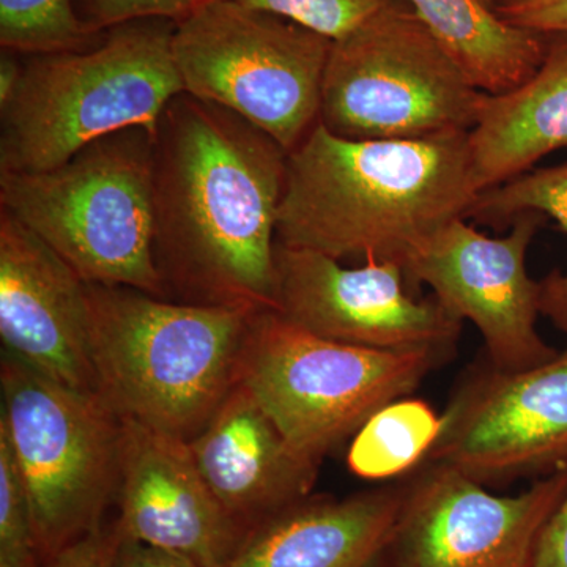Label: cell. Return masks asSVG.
Listing matches in <instances>:
<instances>
[{
  "instance_id": "obj_22",
  "label": "cell",
  "mask_w": 567,
  "mask_h": 567,
  "mask_svg": "<svg viewBox=\"0 0 567 567\" xmlns=\"http://www.w3.org/2000/svg\"><path fill=\"white\" fill-rule=\"evenodd\" d=\"M78 14L74 0H0V47L14 54L82 51L103 39Z\"/></svg>"
},
{
  "instance_id": "obj_32",
  "label": "cell",
  "mask_w": 567,
  "mask_h": 567,
  "mask_svg": "<svg viewBox=\"0 0 567 567\" xmlns=\"http://www.w3.org/2000/svg\"><path fill=\"white\" fill-rule=\"evenodd\" d=\"M481 2L486 3V6L492 7V9H495V0H481Z\"/></svg>"
},
{
  "instance_id": "obj_18",
  "label": "cell",
  "mask_w": 567,
  "mask_h": 567,
  "mask_svg": "<svg viewBox=\"0 0 567 567\" xmlns=\"http://www.w3.org/2000/svg\"><path fill=\"white\" fill-rule=\"evenodd\" d=\"M543 62L524 84L483 93L470 132L480 193L528 173L567 147V32L546 33Z\"/></svg>"
},
{
  "instance_id": "obj_27",
  "label": "cell",
  "mask_w": 567,
  "mask_h": 567,
  "mask_svg": "<svg viewBox=\"0 0 567 567\" xmlns=\"http://www.w3.org/2000/svg\"><path fill=\"white\" fill-rule=\"evenodd\" d=\"M495 10L517 28L539 33L567 32V0H524Z\"/></svg>"
},
{
  "instance_id": "obj_23",
  "label": "cell",
  "mask_w": 567,
  "mask_h": 567,
  "mask_svg": "<svg viewBox=\"0 0 567 567\" xmlns=\"http://www.w3.org/2000/svg\"><path fill=\"white\" fill-rule=\"evenodd\" d=\"M28 495L9 442L0 434V567H41Z\"/></svg>"
},
{
  "instance_id": "obj_9",
  "label": "cell",
  "mask_w": 567,
  "mask_h": 567,
  "mask_svg": "<svg viewBox=\"0 0 567 567\" xmlns=\"http://www.w3.org/2000/svg\"><path fill=\"white\" fill-rule=\"evenodd\" d=\"M484 92L405 0L333 41L320 123L346 140H423L472 132Z\"/></svg>"
},
{
  "instance_id": "obj_30",
  "label": "cell",
  "mask_w": 567,
  "mask_h": 567,
  "mask_svg": "<svg viewBox=\"0 0 567 567\" xmlns=\"http://www.w3.org/2000/svg\"><path fill=\"white\" fill-rule=\"evenodd\" d=\"M21 70L22 55L2 51V58H0V106L9 102L13 95L18 81H20Z\"/></svg>"
},
{
  "instance_id": "obj_13",
  "label": "cell",
  "mask_w": 567,
  "mask_h": 567,
  "mask_svg": "<svg viewBox=\"0 0 567 567\" xmlns=\"http://www.w3.org/2000/svg\"><path fill=\"white\" fill-rule=\"evenodd\" d=\"M278 312L312 333L344 344L380 350L436 349L454 352L461 320L434 297L406 292L395 264L344 262L276 244Z\"/></svg>"
},
{
  "instance_id": "obj_4",
  "label": "cell",
  "mask_w": 567,
  "mask_h": 567,
  "mask_svg": "<svg viewBox=\"0 0 567 567\" xmlns=\"http://www.w3.org/2000/svg\"><path fill=\"white\" fill-rule=\"evenodd\" d=\"M175 22L115 25L87 50L22 55L20 81L0 106V173H40L126 128L156 134L183 93Z\"/></svg>"
},
{
  "instance_id": "obj_19",
  "label": "cell",
  "mask_w": 567,
  "mask_h": 567,
  "mask_svg": "<svg viewBox=\"0 0 567 567\" xmlns=\"http://www.w3.org/2000/svg\"><path fill=\"white\" fill-rule=\"evenodd\" d=\"M481 92L513 91L546 52V33L517 28L481 0H405Z\"/></svg>"
},
{
  "instance_id": "obj_7",
  "label": "cell",
  "mask_w": 567,
  "mask_h": 567,
  "mask_svg": "<svg viewBox=\"0 0 567 567\" xmlns=\"http://www.w3.org/2000/svg\"><path fill=\"white\" fill-rule=\"evenodd\" d=\"M0 385V434L20 470L44 563L103 527L117 492L122 420L102 394L62 385L7 352Z\"/></svg>"
},
{
  "instance_id": "obj_20",
  "label": "cell",
  "mask_w": 567,
  "mask_h": 567,
  "mask_svg": "<svg viewBox=\"0 0 567 567\" xmlns=\"http://www.w3.org/2000/svg\"><path fill=\"white\" fill-rule=\"evenodd\" d=\"M442 432V415L427 402L402 398L369 417L352 436L347 465L363 480L404 475L423 464Z\"/></svg>"
},
{
  "instance_id": "obj_3",
  "label": "cell",
  "mask_w": 567,
  "mask_h": 567,
  "mask_svg": "<svg viewBox=\"0 0 567 567\" xmlns=\"http://www.w3.org/2000/svg\"><path fill=\"white\" fill-rule=\"evenodd\" d=\"M99 393L123 420L189 442L237 380L257 309L173 301L87 284Z\"/></svg>"
},
{
  "instance_id": "obj_25",
  "label": "cell",
  "mask_w": 567,
  "mask_h": 567,
  "mask_svg": "<svg viewBox=\"0 0 567 567\" xmlns=\"http://www.w3.org/2000/svg\"><path fill=\"white\" fill-rule=\"evenodd\" d=\"M204 0H74L78 14L93 33L140 20L178 22Z\"/></svg>"
},
{
  "instance_id": "obj_16",
  "label": "cell",
  "mask_w": 567,
  "mask_h": 567,
  "mask_svg": "<svg viewBox=\"0 0 567 567\" xmlns=\"http://www.w3.org/2000/svg\"><path fill=\"white\" fill-rule=\"evenodd\" d=\"M188 443L213 495L248 532L308 498L319 475L238 383Z\"/></svg>"
},
{
  "instance_id": "obj_5",
  "label": "cell",
  "mask_w": 567,
  "mask_h": 567,
  "mask_svg": "<svg viewBox=\"0 0 567 567\" xmlns=\"http://www.w3.org/2000/svg\"><path fill=\"white\" fill-rule=\"evenodd\" d=\"M155 134L126 128L40 173H0V208L33 230L87 284L167 298L156 268Z\"/></svg>"
},
{
  "instance_id": "obj_2",
  "label": "cell",
  "mask_w": 567,
  "mask_h": 567,
  "mask_svg": "<svg viewBox=\"0 0 567 567\" xmlns=\"http://www.w3.org/2000/svg\"><path fill=\"white\" fill-rule=\"evenodd\" d=\"M480 189L470 132L423 140H346L319 125L287 155L276 238L339 262L406 268Z\"/></svg>"
},
{
  "instance_id": "obj_1",
  "label": "cell",
  "mask_w": 567,
  "mask_h": 567,
  "mask_svg": "<svg viewBox=\"0 0 567 567\" xmlns=\"http://www.w3.org/2000/svg\"><path fill=\"white\" fill-rule=\"evenodd\" d=\"M287 153L240 115L181 93L155 134L156 268L167 297L278 311Z\"/></svg>"
},
{
  "instance_id": "obj_6",
  "label": "cell",
  "mask_w": 567,
  "mask_h": 567,
  "mask_svg": "<svg viewBox=\"0 0 567 567\" xmlns=\"http://www.w3.org/2000/svg\"><path fill=\"white\" fill-rule=\"evenodd\" d=\"M450 357L445 350L331 341L264 309L246 331L235 383L252 394L300 456L322 465L369 417L409 398Z\"/></svg>"
},
{
  "instance_id": "obj_21",
  "label": "cell",
  "mask_w": 567,
  "mask_h": 567,
  "mask_svg": "<svg viewBox=\"0 0 567 567\" xmlns=\"http://www.w3.org/2000/svg\"><path fill=\"white\" fill-rule=\"evenodd\" d=\"M555 219L567 235V163L539 167L480 193L468 218L503 226L524 213ZM540 315L567 338V271H554L540 281Z\"/></svg>"
},
{
  "instance_id": "obj_24",
  "label": "cell",
  "mask_w": 567,
  "mask_h": 567,
  "mask_svg": "<svg viewBox=\"0 0 567 567\" xmlns=\"http://www.w3.org/2000/svg\"><path fill=\"white\" fill-rule=\"evenodd\" d=\"M205 2V0H204ZM297 22L331 41L346 39L398 0H233Z\"/></svg>"
},
{
  "instance_id": "obj_11",
  "label": "cell",
  "mask_w": 567,
  "mask_h": 567,
  "mask_svg": "<svg viewBox=\"0 0 567 567\" xmlns=\"http://www.w3.org/2000/svg\"><path fill=\"white\" fill-rule=\"evenodd\" d=\"M544 223L540 213H524L505 237H488L457 219L405 268L406 281L424 284L451 316L475 324L487 363L502 371H524L558 354L537 333L540 281L527 268L529 245Z\"/></svg>"
},
{
  "instance_id": "obj_14",
  "label": "cell",
  "mask_w": 567,
  "mask_h": 567,
  "mask_svg": "<svg viewBox=\"0 0 567 567\" xmlns=\"http://www.w3.org/2000/svg\"><path fill=\"white\" fill-rule=\"evenodd\" d=\"M121 420L114 522L118 537L207 567H229L249 532L213 495L189 443Z\"/></svg>"
},
{
  "instance_id": "obj_28",
  "label": "cell",
  "mask_w": 567,
  "mask_h": 567,
  "mask_svg": "<svg viewBox=\"0 0 567 567\" xmlns=\"http://www.w3.org/2000/svg\"><path fill=\"white\" fill-rule=\"evenodd\" d=\"M535 567H567V492L540 532Z\"/></svg>"
},
{
  "instance_id": "obj_31",
  "label": "cell",
  "mask_w": 567,
  "mask_h": 567,
  "mask_svg": "<svg viewBox=\"0 0 567 567\" xmlns=\"http://www.w3.org/2000/svg\"><path fill=\"white\" fill-rule=\"evenodd\" d=\"M524 2V0H495L496 7L511 6V3Z\"/></svg>"
},
{
  "instance_id": "obj_12",
  "label": "cell",
  "mask_w": 567,
  "mask_h": 567,
  "mask_svg": "<svg viewBox=\"0 0 567 567\" xmlns=\"http://www.w3.org/2000/svg\"><path fill=\"white\" fill-rule=\"evenodd\" d=\"M424 462L484 486L566 464L567 349L524 371L473 369L443 412Z\"/></svg>"
},
{
  "instance_id": "obj_26",
  "label": "cell",
  "mask_w": 567,
  "mask_h": 567,
  "mask_svg": "<svg viewBox=\"0 0 567 567\" xmlns=\"http://www.w3.org/2000/svg\"><path fill=\"white\" fill-rule=\"evenodd\" d=\"M118 535L114 524L100 527L71 546L63 548L41 567H114Z\"/></svg>"
},
{
  "instance_id": "obj_29",
  "label": "cell",
  "mask_w": 567,
  "mask_h": 567,
  "mask_svg": "<svg viewBox=\"0 0 567 567\" xmlns=\"http://www.w3.org/2000/svg\"><path fill=\"white\" fill-rule=\"evenodd\" d=\"M114 567H207L185 555L118 537Z\"/></svg>"
},
{
  "instance_id": "obj_15",
  "label": "cell",
  "mask_w": 567,
  "mask_h": 567,
  "mask_svg": "<svg viewBox=\"0 0 567 567\" xmlns=\"http://www.w3.org/2000/svg\"><path fill=\"white\" fill-rule=\"evenodd\" d=\"M3 352L62 385L95 391L87 282L20 219L0 208Z\"/></svg>"
},
{
  "instance_id": "obj_17",
  "label": "cell",
  "mask_w": 567,
  "mask_h": 567,
  "mask_svg": "<svg viewBox=\"0 0 567 567\" xmlns=\"http://www.w3.org/2000/svg\"><path fill=\"white\" fill-rule=\"evenodd\" d=\"M405 488L309 495L251 529L229 567H383Z\"/></svg>"
},
{
  "instance_id": "obj_10",
  "label": "cell",
  "mask_w": 567,
  "mask_h": 567,
  "mask_svg": "<svg viewBox=\"0 0 567 567\" xmlns=\"http://www.w3.org/2000/svg\"><path fill=\"white\" fill-rule=\"evenodd\" d=\"M405 486L383 567H535L540 532L567 492V462L513 496L434 462Z\"/></svg>"
},
{
  "instance_id": "obj_8",
  "label": "cell",
  "mask_w": 567,
  "mask_h": 567,
  "mask_svg": "<svg viewBox=\"0 0 567 567\" xmlns=\"http://www.w3.org/2000/svg\"><path fill=\"white\" fill-rule=\"evenodd\" d=\"M333 41L233 0H205L175 22L183 92L226 107L293 152L319 125Z\"/></svg>"
}]
</instances>
